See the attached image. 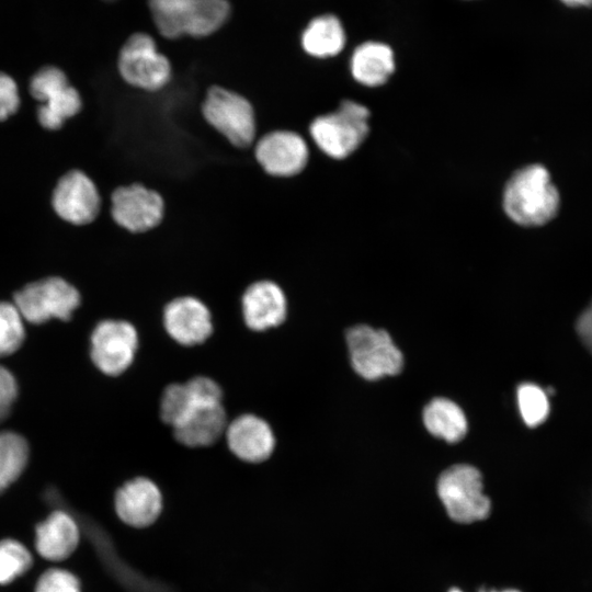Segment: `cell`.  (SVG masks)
<instances>
[{"label":"cell","instance_id":"6da1fadb","mask_svg":"<svg viewBox=\"0 0 592 592\" xmlns=\"http://www.w3.org/2000/svg\"><path fill=\"white\" fill-rule=\"evenodd\" d=\"M559 206V192L542 164L517 170L505 185L503 208L517 225L543 226L557 215Z\"/></svg>","mask_w":592,"mask_h":592},{"label":"cell","instance_id":"7a4b0ae2","mask_svg":"<svg viewBox=\"0 0 592 592\" xmlns=\"http://www.w3.org/2000/svg\"><path fill=\"white\" fill-rule=\"evenodd\" d=\"M148 8L158 32L166 38L205 37L228 21V0H148Z\"/></svg>","mask_w":592,"mask_h":592},{"label":"cell","instance_id":"3957f363","mask_svg":"<svg viewBox=\"0 0 592 592\" xmlns=\"http://www.w3.org/2000/svg\"><path fill=\"white\" fill-rule=\"evenodd\" d=\"M201 113L206 123L236 148H249L257 138V115L244 95L223 86H210Z\"/></svg>","mask_w":592,"mask_h":592},{"label":"cell","instance_id":"277c9868","mask_svg":"<svg viewBox=\"0 0 592 592\" xmlns=\"http://www.w3.org/2000/svg\"><path fill=\"white\" fill-rule=\"evenodd\" d=\"M368 117L367 107L346 100L335 112L314 118L309 134L323 153L333 159H344L366 138Z\"/></svg>","mask_w":592,"mask_h":592},{"label":"cell","instance_id":"5b68a950","mask_svg":"<svg viewBox=\"0 0 592 592\" xmlns=\"http://www.w3.org/2000/svg\"><path fill=\"white\" fill-rule=\"evenodd\" d=\"M117 69L122 79L133 88L157 92L171 80L172 66L155 38L143 32L132 34L118 53Z\"/></svg>","mask_w":592,"mask_h":592},{"label":"cell","instance_id":"8992f818","mask_svg":"<svg viewBox=\"0 0 592 592\" xmlns=\"http://www.w3.org/2000/svg\"><path fill=\"white\" fill-rule=\"evenodd\" d=\"M482 477L469 465H454L444 470L437 481V493L449 517L458 523L485 520L491 509L482 492Z\"/></svg>","mask_w":592,"mask_h":592},{"label":"cell","instance_id":"52a82bcc","mask_svg":"<svg viewBox=\"0 0 592 592\" xmlns=\"http://www.w3.org/2000/svg\"><path fill=\"white\" fill-rule=\"evenodd\" d=\"M354 371L365 379H377L401 372L403 358L387 331L360 325L346 331Z\"/></svg>","mask_w":592,"mask_h":592},{"label":"cell","instance_id":"ba28073f","mask_svg":"<svg viewBox=\"0 0 592 592\" xmlns=\"http://www.w3.org/2000/svg\"><path fill=\"white\" fill-rule=\"evenodd\" d=\"M79 304V292L57 276L30 283L14 295V305L24 320L36 325L52 318L68 320Z\"/></svg>","mask_w":592,"mask_h":592},{"label":"cell","instance_id":"9c48e42d","mask_svg":"<svg viewBox=\"0 0 592 592\" xmlns=\"http://www.w3.org/2000/svg\"><path fill=\"white\" fill-rule=\"evenodd\" d=\"M30 92L41 102L37 119L44 128L58 129L81 110L79 92L69 84L66 75L57 67L39 69L31 79Z\"/></svg>","mask_w":592,"mask_h":592},{"label":"cell","instance_id":"30bf717a","mask_svg":"<svg viewBox=\"0 0 592 592\" xmlns=\"http://www.w3.org/2000/svg\"><path fill=\"white\" fill-rule=\"evenodd\" d=\"M166 215V202L160 192L143 183L116 187L111 195V216L116 225L132 234L157 228Z\"/></svg>","mask_w":592,"mask_h":592},{"label":"cell","instance_id":"8fae6325","mask_svg":"<svg viewBox=\"0 0 592 592\" xmlns=\"http://www.w3.org/2000/svg\"><path fill=\"white\" fill-rule=\"evenodd\" d=\"M137 348V331L124 320H103L91 334L92 362L110 376H117L130 366Z\"/></svg>","mask_w":592,"mask_h":592},{"label":"cell","instance_id":"7c38bea8","mask_svg":"<svg viewBox=\"0 0 592 592\" xmlns=\"http://www.w3.org/2000/svg\"><path fill=\"white\" fill-rule=\"evenodd\" d=\"M254 158L273 178H292L304 171L309 159L306 140L291 129H273L254 143Z\"/></svg>","mask_w":592,"mask_h":592},{"label":"cell","instance_id":"4fadbf2b","mask_svg":"<svg viewBox=\"0 0 592 592\" xmlns=\"http://www.w3.org/2000/svg\"><path fill=\"white\" fill-rule=\"evenodd\" d=\"M53 208L67 223L81 226L92 223L101 209V196L95 183L81 170H71L57 182Z\"/></svg>","mask_w":592,"mask_h":592},{"label":"cell","instance_id":"5bb4252c","mask_svg":"<svg viewBox=\"0 0 592 592\" xmlns=\"http://www.w3.org/2000/svg\"><path fill=\"white\" fill-rule=\"evenodd\" d=\"M163 325L168 334L182 345H195L209 338L213 331L207 306L193 296H181L167 304Z\"/></svg>","mask_w":592,"mask_h":592},{"label":"cell","instance_id":"9a60e30c","mask_svg":"<svg viewBox=\"0 0 592 592\" xmlns=\"http://www.w3.org/2000/svg\"><path fill=\"white\" fill-rule=\"evenodd\" d=\"M162 505L160 489L145 477L127 481L115 494V510L118 517L136 528L153 524L162 511Z\"/></svg>","mask_w":592,"mask_h":592},{"label":"cell","instance_id":"2e32d148","mask_svg":"<svg viewBox=\"0 0 592 592\" xmlns=\"http://www.w3.org/2000/svg\"><path fill=\"white\" fill-rule=\"evenodd\" d=\"M246 325L254 331H263L281 325L286 317L287 301L281 286L270 280L250 284L241 298Z\"/></svg>","mask_w":592,"mask_h":592},{"label":"cell","instance_id":"e0dca14e","mask_svg":"<svg viewBox=\"0 0 592 592\" xmlns=\"http://www.w3.org/2000/svg\"><path fill=\"white\" fill-rule=\"evenodd\" d=\"M229 449L238 458L261 463L273 453L275 437L269 423L254 414H241L226 429Z\"/></svg>","mask_w":592,"mask_h":592},{"label":"cell","instance_id":"ac0fdd59","mask_svg":"<svg viewBox=\"0 0 592 592\" xmlns=\"http://www.w3.org/2000/svg\"><path fill=\"white\" fill-rule=\"evenodd\" d=\"M227 417L220 403L197 405L173 426L174 437L190 447L214 444L226 432Z\"/></svg>","mask_w":592,"mask_h":592},{"label":"cell","instance_id":"d6986e66","mask_svg":"<svg viewBox=\"0 0 592 592\" xmlns=\"http://www.w3.org/2000/svg\"><path fill=\"white\" fill-rule=\"evenodd\" d=\"M79 543V528L71 515L53 512L36 526V549L48 560L59 561L69 557Z\"/></svg>","mask_w":592,"mask_h":592},{"label":"cell","instance_id":"ffe728a7","mask_svg":"<svg viewBox=\"0 0 592 592\" xmlns=\"http://www.w3.org/2000/svg\"><path fill=\"white\" fill-rule=\"evenodd\" d=\"M395 70V56L390 46L380 42L358 45L351 58L353 78L367 87L384 84Z\"/></svg>","mask_w":592,"mask_h":592},{"label":"cell","instance_id":"44dd1931","mask_svg":"<svg viewBox=\"0 0 592 592\" xmlns=\"http://www.w3.org/2000/svg\"><path fill=\"white\" fill-rule=\"evenodd\" d=\"M345 32L341 21L333 14L314 18L301 33L300 43L306 54L316 58L333 57L345 45Z\"/></svg>","mask_w":592,"mask_h":592},{"label":"cell","instance_id":"7402d4cb","mask_svg":"<svg viewBox=\"0 0 592 592\" xmlns=\"http://www.w3.org/2000/svg\"><path fill=\"white\" fill-rule=\"evenodd\" d=\"M423 421L430 433L449 443L460 441L467 432L463 410L446 398H434L423 410Z\"/></svg>","mask_w":592,"mask_h":592},{"label":"cell","instance_id":"603a6c76","mask_svg":"<svg viewBox=\"0 0 592 592\" xmlns=\"http://www.w3.org/2000/svg\"><path fill=\"white\" fill-rule=\"evenodd\" d=\"M29 460L26 440L11 431L0 433V493L23 473Z\"/></svg>","mask_w":592,"mask_h":592},{"label":"cell","instance_id":"cb8c5ba5","mask_svg":"<svg viewBox=\"0 0 592 592\" xmlns=\"http://www.w3.org/2000/svg\"><path fill=\"white\" fill-rule=\"evenodd\" d=\"M197 405L186 383L171 384L162 392L160 417L173 428Z\"/></svg>","mask_w":592,"mask_h":592},{"label":"cell","instance_id":"d4e9b609","mask_svg":"<svg viewBox=\"0 0 592 592\" xmlns=\"http://www.w3.org/2000/svg\"><path fill=\"white\" fill-rule=\"evenodd\" d=\"M24 318L14 303L0 301V357L20 349L25 339Z\"/></svg>","mask_w":592,"mask_h":592},{"label":"cell","instance_id":"484cf974","mask_svg":"<svg viewBox=\"0 0 592 592\" xmlns=\"http://www.w3.org/2000/svg\"><path fill=\"white\" fill-rule=\"evenodd\" d=\"M521 415L528 426L543 423L549 413V402L545 390L532 383L522 384L517 389Z\"/></svg>","mask_w":592,"mask_h":592},{"label":"cell","instance_id":"4316f807","mask_svg":"<svg viewBox=\"0 0 592 592\" xmlns=\"http://www.w3.org/2000/svg\"><path fill=\"white\" fill-rule=\"evenodd\" d=\"M32 566V555L19 542L4 539L0 542V584L12 582Z\"/></svg>","mask_w":592,"mask_h":592},{"label":"cell","instance_id":"83f0119b","mask_svg":"<svg viewBox=\"0 0 592 592\" xmlns=\"http://www.w3.org/2000/svg\"><path fill=\"white\" fill-rule=\"evenodd\" d=\"M35 592H81L79 580L69 571L50 569L39 578Z\"/></svg>","mask_w":592,"mask_h":592},{"label":"cell","instance_id":"f1b7e54d","mask_svg":"<svg viewBox=\"0 0 592 592\" xmlns=\"http://www.w3.org/2000/svg\"><path fill=\"white\" fill-rule=\"evenodd\" d=\"M195 401L200 405L221 402V389L219 385L204 376H197L186 382Z\"/></svg>","mask_w":592,"mask_h":592},{"label":"cell","instance_id":"f546056e","mask_svg":"<svg viewBox=\"0 0 592 592\" xmlns=\"http://www.w3.org/2000/svg\"><path fill=\"white\" fill-rule=\"evenodd\" d=\"M19 105L20 96L15 81L9 75L0 72V121L13 115Z\"/></svg>","mask_w":592,"mask_h":592},{"label":"cell","instance_id":"4dcf8cb0","mask_svg":"<svg viewBox=\"0 0 592 592\" xmlns=\"http://www.w3.org/2000/svg\"><path fill=\"white\" fill-rule=\"evenodd\" d=\"M18 396V384L12 373L0 365V422L9 411Z\"/></svg>","mask_w":592,"mask_h":592},{"label":"cell","instance_id":"1f68e13d","mask_svg":"<svg viewBox=\"0 0 592 592\" xmlns=\"http://www.w3.org/2000/svg\"><path fill=\"white\" fill-rule=\"evenodd\" d=\"M577 331L583 344L592 353V301L579 316Z\"/></svg>","mask_w":592,"mask_h":592},{"label":"cell","instance_id":"d6a6232c","mask_svg":"<svg viewBox=\"0 0 592 592\" xmlns=\"http://www.w3.org/2000/svg\"><path fill=\"white\" fill-rule=\"evenodd\" d=\"M559 1H561L565 5L571 7V8H576V7L591 8L592 7V0H559Z\"/></svg>","mask_w":592,"mask_h":592},{"label":"cell","instance_id":"836d02e7","mask_svg":"<svg viewBox=\"0 0 592 592\" xmlns=\"http://www.w3.org/2000/svg\"><path fill=\"white\" fill-rule=\"evenodd\" d=\"M480 592H520V591H517V590L496 591V590H486V589H481Z\"/></svg>","mask_w":592,"mask_h":592},{"label":"cell","instance_id":"e575fe53","mask_svg":"<svg viewBox=\"0 0 592 592\" xmlns=\"http://www.w3.org/2000/svg\"><path fill=\"white\" fill-rule=\"evenodd\" d=\"M449 592H463V591H460L459 589L454 588V589H451Z\"/></svg>","mask_w":592,"mask_h":592},{"label":"cell","instance_id":"d590c367","mask_svg":"<svg viewBox=\"0 0 592 592\" xmlns=\"http://www.w3.org/2000/svg\"><path fill=\"white\" fill-rule=\"evenodd\" d=\"M105 1H114V0H105Z\"/></svg>","mask_w":592,"mask_h":592}]
</instances>
